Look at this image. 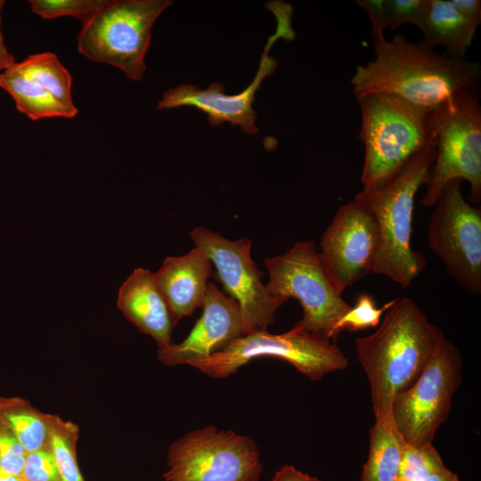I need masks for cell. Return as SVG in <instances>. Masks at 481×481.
Segmentation results:
<instances>
[{
  "label": "cell",
  "mask_w": 481,
  "mask_h": 481,
  "mask_svg": "<svg viewBox=\"0 0 481 481\" xmlns=\"http://www.w3.org/2000/svg\"><path fill=\"white\" fill-rule=\"evenodd\" d=\"M375 57L355 69L350 84L355 97L376 93L400 96L433 110L459 92L477 89L479 63L453 58L396 34L373 42Z\"/></svg>",
  "instance_id": "obj_1"
},
{
  "label": "cell",
  "mask_w": 481,
  "mask_h": 481,
  "mask_svg": "<svg viewBox=\"0 0 481 481\" xmlns=\"http://www.w3.org/2000/svg\"><path fill=\"white\" fill-rule=\"evenodd\" d=\"M444 335L409 298H396L377 330L355 340L375 419L391 417L395 395L420 376Z\"/></svg>",
  "instance_id": "obj_2"
},
{
  "label": "cell",
  "mask_w": 481,
  "mask_h": 481,
  "mask_svg": "<svg viewBox=\"0 0 481 481\" xmlns=\"http://www.w3.org/2000/svg\"><path fill=\"white\" fill-rule=\"evenodd\" d=\"M436 145L435 131L393 180L378 190L362 191L355 198L371 211L379 227V244L372 273L387 276L404 289L427 265L422 253L411 245L412 216L416 193L430 177Z\"/></svg>",
  "instance_id": "obj_3"
},
{
  "label": "cell",
  "mask_w": 481,
  "mask_h": 481,
  "mask_svg": "<svg viewBox=\"0 0 481 481\" xmlns=\"http://www.w3.org/2000/svg\"><path fill=\"white\" fill-rule=\"evenodd\" d=\"M361 110L359 139L364 145L363 191L393 180L435 133L431 111L400 96L376 93L355 97Z\"/></svg>",
  "instance_id": "obj_4"
},
{
  "label": "cell",
  "mask_w": 481,
  "mask_h": 481,
  "mask_svg": "<svg viewBox=\"0 0 481 481\" xmlns=\"http://www.w3.org/2000/svg\"><path fill=\"white\" fill-rule=\"evenodd\" d=\"M170 0L110 1L82 21L78 52L90 61L121 69L131 80L142 79L151 30Z\"/></svg>",
  "instance_id": "obj_5"
},
{
  "label": "cell",
  "mask_w": 481,
  "mask_h": 481,
  "mask_svg": "<svg viewBox=\"0 0 481 481\" xmlns=\"http://www.w3.org/2000/svg\"><path fill=\"white\" fill-rule=\"evenodd\" d=\"M436 159L420 204L432 207L452 180H466L469 200L481 201V106L477 89L459 92L431 111Z\"/></svg>",
  "instance_id": "obj_6"
},
{
  "label": "cell",
  "mask_w": 481,
  "mask_h": 481,
  "mask_svg": "<svg viewBox=\"0 0 481 481\" xmlns=\"http://www.w3.org/2000/svg\"><path fill=\"white\" fill-rule=\"evenodd\" d=\"M258 357L282 359L311 380H320L348 365L339 346L328 338L306 331L298 323L281 334L257 330L240 336L208 358L189 365L210 378L224 379Z\"/></svg>",
  "instance_id": "obj_7"
},
{
  "label": "cell",
  "mask_w": 481,
  "mask_h": 481,
  "mask_svg": "<svg viewBox=\"0 0 481 481\" xmlns=\"http://www.w3.org/2000/svg\"><path fill=\"white\" fill-rule=\"evenodd\" d=\"M265 265L268 291L287 300L296 298L301 305L303 317L297 323L306 331L333 340L337 322L351 306L327 277L315 243L298 241L287 252L266 258Z\"/></svg>",
  "instance_id": "obj_8"
},
{
  "label": "cell",
  "mask_w": 481,
  "mask_h": 481,
  "mask_svg": "<svg viewBox=\"0 0 481 481\" xmlns=\"http://www.w3.org/2000/svg\"><path fill=\"white\" fill-rule=\"evenodd\" d=\"M165 481H258L260 452L255 441L232 430L207 426L169 446Z\"/></svg>",
  "instance_id": "obj_9"
},
{
  "label": "cell",
  "mask_w": 481,
  "mask_h": 481,
  "mask_svg": "<svg viewBox=\"0 0 481 481\" xmlns=\"http://www.w3.org/2000/svg\"><path fill=\"white\" fill-rule=\"evenodd\" d=\"M461 366L458 348L444 337L417 379L395 395L391 416L406 444H433L436 430L449 415L452 395L461 385Z\"/></svg>",
  "instance_id": "obj_10"
},
{
  "label": "cell",
  "mask_w": 481,
  "mask_h": 481,
  "mask_svg": "<svg viewBox=\"0 0 481 481\" xmlns=\"http://www.w3.org/2000/svg\"><path fill=\"white\" fill-rule=\"evenodd\" d=\"M189 235L210 259L224 292L237 302L243 335L267 330L287 299L273 296L263 283V273L251 257L252 240H229L204 226L193 228Z\"/></svg>",
  "instance_id": "obj_11"
},
{
  "label": "cell",
  "mask_w": 481,
  "mask_h": 481,
  "mask_svg": "<svg viewBox=\"0 0 481 481\" xmlns=\"http://www.w3.org/2000/svg\"><path fill=\"white\" fill-rule=\"evenodd\" d=\"M428 226V244L467 291L481 292V208L467 202L461 180L443 189Z\"/></svg>",
  "instance_id": "obj_12"
},
{
  "label": "cell",
  "mask_w": 481,
  "mask_h": 481,
  "mask_svg": "<svg viewBox=\"0 0 481 481\" xmlns=\"http://www.w3.org/2000/svg\"><path fill=\"white\" fill-rule=\"evenodd\" d=\"M271 10L277 18V29L268 38L264 52L261 53L257 74L244 91L230 95L224 94V86L221 83H211L206 89L191 84H181L163 94L161 100L158 102V109L194 107L207 115L209 124L213 126L228 122L232 126H239L246 134H257V113L252 104L263 80L271 76L277 67V61L269 54L270 50L281 37L286 38L294 37V31L290 26L291 8L281 4Z\"/></svg>",
  "instance_id": "obj_13"
},
{
  "label": "cell",
  "mask_w": 481,
  "mask_h": 481,
  "mask_svg": "<svg viewBox=\"0 0 481 481\" xmlns=\"http://www.w3.org/2000/svg\"><path fill=\"white\" fill-rule=\"evenodd\" d=\"M379 232L371 211L353 200L338 210L320 240L319 256L335 289H345L372 273Z\"/></svg>",
  "instance_id": "obj_14"
},
{
  "label": "cell",
  "mask_w": 481,
  "mask_h": 481,
  "mask_svg": "<svg viewBox=\"0 0 481 481\" xmlns=\"http://www.w3.org/2000/svg\"><path fill=\"white\" fill-rule=\"evenodd\" d=\"M202 308L200 317L181 343L158 348L157 357L163 365H189L208 358L243 335L237 302L212 281L208 284Z\"/></svg>",
  "instance_id": "obj_15"
},
{
  "label": "cell",
  "mask_w": 481,
  "mask_h": 481,
  "mask_svg": "<svg viewBox=\"0 0 481 481\" xmlns=\"http://www.w3.org/2000/svg\"><path fill=\"white\" fill-rule=\"evenodd\" d=\"M212 266L205 251L194 247L183 256L166 257L160 268L153 273L175 324L202 307Z\"/></svg>",
  "instance_id": "obj_16"
},
{
  "label": "cell",
  "mask_w": 481,
  "mask_h": 481,
  "mask_svg": "<svg viewBox=\"0 0 481 481\" xmlns=\"http://www.w3.org/2000/svg\"><path fill=\"white\" fill-rule=\"evenodd\" d=\"M117 306L127 321L157 342L158 348L172 343L175 322L150 270H134L118 289Z\"/></svg>",
  "instance_id": "obj_17"
},
{
  "label": "cell",
  "mask_w": 481,
  "mask_h": 481,
  "mask_svg": "<svg viewBox=\"0 0 481 481\" xmlns=\"http://www.w3.org/2000/svg\"><path fill=\"white\" fill-rule=\"evenodd\" d=\"M478 26L464 18L450 0H430L428 10L419 28L421 43L431 49L442 46L453 58H466Z\"/></svg>",
  "instance_id": "obj_18"
},
{
  "label": "cell",
  "mask_w": 481,
  "mask_h": 481,
  "mask_svg": "<svg viewBox=\"0 0 481 481\" xmlns=\"http://www.w3.org/2000/svg\"><path fill=\"white\" fill-rule=\"evenodd\" d=\"M405 446L392 416L375 419L370 429L369 454L361 481H397Z\"/></svg>",
  "instance_id": "obj_19"
},
{
  "label": "cell",
  "mask_w": 481,
  "mask_h": 481,
  "mask_svg": "<svg viewBox=\"0 0 481 481\" xmlns=\"http://www.w3.org/2000/svg\"><path fill=\"white\" fill-rule=\"evenodd\" d=\"M0 87L12 97L17 110L32 120L72 118L78 112L65 107L46 90L11 68L0 74Z\"/></svg>",
  "instance_id": "obj_20"
},
{
  "label": "cell",
  "mask_w": 481,
  "mask_h": 481,
  "mask_svg": "<svg viewBox=\"0 0 481 481\" xmlns=\"http://www.w3.org/2000/svg\"><path fill=\"white\" fill-rule=\"evenodd\" d=\"M51 413L20 397H0V418L28 452L48 446Z\"/></svg>",
  "instance_id": "obj_21"
},
{
  "label": "cell",
  "mask_w": 481,
  "mask_h": 481,
  "mask_svg": "<svg viewBox=\"0 0 481 481\" xmlns=\"http://www.w3.org/2000/svg\"><path fill=\"white\" fill-rule=\"evenodd\" d=\"M10 68L46 90L65 107L78 110L71 96V76L55 53L32 54Z\"/></svg>",
  "instance_id": "obj_22"
},
{
  "label": "cell",
  "mask_w": 481,
  "mask_h": 481,
  "mask_svg": "<svg viewBox=\"0 0 481 481\" xmlns=\"http://www.w3.org/2000/svg\"><path fill=\"white\" fill-rule=\"evenodd\" d=\"M78 434L77 424L51 413L48 446L61 481H85L77 460Z\"/></svg>",
  "instance_id": "obj_23"
},
{
  "label": "cell",
  "mask_w": 481,
  "mask_h": 481,
  "mask_svg": "<svg viewBox=\"0 0 481 481\" xmlns=\"http://www.w3.org/2000/svg\"><path fill=\"white\" fill-rule=\"evenodd\" d=\"M399 478L406 481H461L446 468L433 444L421 447L406 444Z\"/></svg>",
  "instance_id": "obj_24"
},
{
  "label": "cell",
  "mask_w": 481,
  "mask_h": 481,
  "mask_svg": "<svg viewBox=\"0 0 481 481\" xmlns=\"http://www.w3.org/2000/svg\"><path fill=\"white\" fill-rule=\"evenodd\" d=\"M395 300L396 298L387 302L381 307H377L371 295L361 294L355 306H351L337 322L333 329L332 339L336 340L338 335L344 330L358 331L379 326L383 313L388 310Z\"/></svg>",
  "instance_id": "obj_25"
},
{
  "label": "cell",
  "mask_w": 481,
  "mask_h": 481,
  "mask_svg": "<svg viewBox=\"0 0 481 481\" xmlns=\"http://www.w3.org/2000/svg\"><path fill=\"white\" fill-rule=\"evenodd\" d=\"M109 0H31L32 11L45 20L73 16L81 20L90 17Z\"/></svg>",
  "instance_id": "obj_26"
},
{
  "label": "cell",
  "mask_w": 481,
  "mask_h": 481,
  "mask_svg": "<svg viewBox=\"0 0 481 481\" xmlns=\"http://www.w3.org/2000/svg\"><path fill=\"white\" fill-rule=\"evenodd\" d=\"M20 477L23 481H61L49 446L27 453Z\"/></svg>",
  "instance_id": "obj_27"
},
{
  "label": "cell",
  "mask_w": 481,
  "mask_h": 481,
  "mask_svg": "<svg viewBox=\"0 0 481 481\" xmlns=\"http://www.w3.org/2000/svg\"><path fill=\"white\" fill-rule=\"evenodd\" d=\"M27 452L8 425L0 418V467L5 471L21 476Z\"/></svg>",
  "instance_id": "obj_28"
},
{
  "label": "cell",
  "mask_w": 481,
  "mask_h": 481,
  "mask_svg": "<svg viewBox=\"0 0 481 481\" xmlns=\"http://www.w3.org/2000/svg\"><path fill=\"white\" fill-rule=\"evenodd\" d=\"M390 29L411 23L420 28L428 10L430 0H387Z\"/></svg>",
  "instance_id": "obj_29"
},
{
  "label": "cell",
  "mask_w": 481,
  "mask_h": 481,
  "mask_svg": "<svg viewBox=\"0 0 481 481\" xmlns=\"http://www.w3.org/2000/svg\"><path fill=\"white\" fill-rule=\"evenodd\" d=\"M355 3L366 12L371 24L372 42L385 40L384 30L390 29L387 0H357Z\"/></svg>",
  "instance_id": "obj_30"
},
{
  "label": "cell",
  "mask_w": 481,
  "mask_h": 481,
  "mask_svg": "<svg viewBox=\"0 0 481 481\" xmlns=\"http://www.w3.org/2000/svg\"><path fill=\"white\" fill-rule=\"evenodd\" d=\"M453 7L467 20L477 26L481 23V1L450 0Z\"/></svg>",
  "instance_id": "obj_31"
},
{
  "label": "cell",
  "mask_w": 481,
  "mask_h": 481,
  "mask_svg": "<svg viewBox=\"0 0 481 481\" xmlns=\"http://www.w3.org/2000/svg\"><path fill=\"white\" fill-rule=\"evenodd\" d=\"M271 481H321L297 469L294 466L285 464L276 471Z\"/></svg>",
  "instance_id": "obj_32"
},
{
  "label": "cell",
  "mask_w": 481,
  "mask_h": 481,
  "mask_svg": "<svg viewBox=\"0 0 481 481\" xmlns=\"http://www.w3.org/2000/svg\"><path fill=\"white\" fill-rule=\"evenodd\" d=\"M14 63V57L7 51L4 43L0 41V71H4Z\"/></svg>",
  "instance_id": "obj_33"
},
{
  "label": "cell",
  "mask_w": 481,
  "mask_h": 481,
  "mask_svg": "<svg viewBox=\"0 0 481 481\" xmlns=\"http://www.w3.org/2000/svg\"><path fill=\"white\" fill-rule=\"evenodd\" d=\"M0 481H23L21 477L12 475L0 467Z\"/></svg>",
  "instance_id": "obj_34"
},
{
  "label": "cell",
  "mask_w": 481,
  "mask_h": 481,
  "mask_svg": "<svg viewBox=\"0 0 481 481\" xmlns=\"http://www.w3.org/2000/svg\"><path fill=\"white\" fill-rule=\"evenodd\" d=\"M4 4V1L3 0H0V41L4 42V37L2 35V31H1V11H2V8Z\"/></svg>",
  "instance_id": "obj_35"
},
{
  "label": "cell",
  "mask_w": 481,
  "mask_h": 481,
  "mask_svg": "<svg viewBox=\"0 0 481 481\" xmlns=\"http://www.w3.org/2000/svg\"><path fill=\"white\" fill-rule=\"evenodd\" d=\"M397 481H406V480H404V479H401V478H398Z\"/></svg>",
  "instance_id": "obj_36"
}]
</instances>
